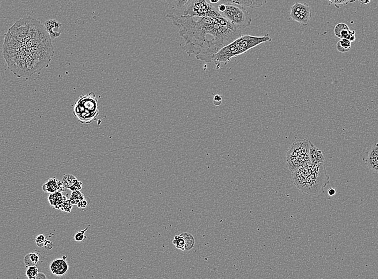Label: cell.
<instances>
[{
    "label": "cell",
    "mask_w": 378,
    "mask_h": 279,
    "mask_svg": "<svg viewBox=\"0 0 378 279\" xmlns=\"http://www.w3.org/2000/svg\"><path fill=\"white\" fill-rule=\"evenodd\" d=\"M50 269L53 274L57 276H63L67 272L69 265L66 260L62 258L54 260L51 263Z\"/></svg>",
    "instance_id": "obj_9"
},
{
    "label": "cell",
    "mask_w": 378,
    "mask_h": 279,
    "mask_svg": "<svg viewBox=\"0 0 378 279\" xmlns=\"http://www.w3.org/2000/svg\"><path fill=\"white\" fill-rule=\"evenodd\" d=\"M311 141L306 139H301L292 143L286 152V160L288 168L291 172L302 165L311 163L309 150Z\"/></svg>",
    "instance_id": "obj_6"
},
{
    "label": "cell",
    "mask_w": 378,
    "mask_h": 279,
    "mask_svg": "<svg viewBox=\"0 0 378 279\" xmlns=\"http://www.w3.org/2000/svg\"><path fill=\"white\" fill-rule=\"evenodd\" d=\"M43 247H45V248L46 250H51V249H52L53 247V243L52 242H51L50 240H46V239L45 240V242H44Z\"/></svg>",
    "instance_id": "obj_28"
},
{
    "label": "cell",
    "mask_w": 378,
    "mask_h": 279,
    "mask_svg": "<svg viewBox=\"0 0 378 279\" xmlns=\"http://www.w3.org/2000/svg\"><path fill=\"white\" fill-rule=\"evenodd\" d=\"M221 0H209L210 3L212 5H216L218 4L220 2Z\"/></svg>",
    "instance_id": "obj_33"
},
{
    "label": "cell",
    "mask_w": 378,
    "mask_h": 279,
    "mask_svg": "<svg viewBox=\"0 0 378 279\" xmlns=\"http://www.w3.org/2000/svg\"><path fill=\"white\" fill-rule=\"evenodd\" d=\"M220 2L233 3L244 8H257L262 7L266 2V0H221Z\"/></svg>",
    "instance_id": "obj_11"
},
{
    "label": "cell",
    "mask_w": 378,
    "mask_h": 279,
    "mask_svg": "<svg viewBox=\"0 0 378 279\" xmlns=\"http://www.w3.org/2000/svg\"><path fill=\"white\" fill-rule=\"evenodd\" d=\"M358 1L359 3L361 5H367L371 2V0H358Z\"/></svg>",
    "instance_id": "obj_31"
},
{
    "label": "cell",
    "mask_w": 378,
    "mask_h": 279,
    "mask_svg": "<svg viewBox=\"0 0 378 279\" xmlns=\"http://www.w3.org/2000/svg\"><path fill=\"white\" fill-rule=\"evenodd\" d=\"M88 228L89 227H87L85 230H82L80 232H77L74 236L75 240L76 242H82L85 240L86 238V236L85 235V232H86L87 230L88 229Z\"/></svg>",
    "instance_id": "obj_25"
},
{
    "label": "cell",
    "mask_w": 378,
    "mask_h": 279,
    "mask_svg": "<svg viewBox=\"0 0 378 279\" xmlns=\"http://www.w3.org/2000/svg\"><path fill=\"white\" fill-rule=\"evenodd\" d=\"M46 277L45 275L43 273H39L37 274V276L36 277L35 279H46Z\"/></svg>",
    "instance_id": "obj_29"
},
{
    "label": "cell",
    "mask_w": 378,
    "mask_h": 279,
    "mask_svg": "<svg viewBox=\"0 0 378 279\" xmlns=\"http://www.w3.org/2000/svg\"><path fill=\"white\" fill-rule=\"evenodd\" d=\"M54 54L50 35L32 17L16 21L5 34L3 55L18 77H28L48 67Z\"/></svg>",
    "instance_id": "obj_1"
},
{
    "label": "cell",
    "mask_w": 378,
    "mask_h": 279,
    "mask_svg": "<svg viewBox=\"0 0 378 279\" xmlns=\"http://www.w3.org/2000/svg\"><path fill=\"white\" fill-rule=\"evenodd\" d=\"M175 11L183 12L192 0H162Z\"/></svg>",
    "instance_id": "obj_15"
},
{
    "label": "cell",
    "mask_w": 378,
    "mask_h": 279,
    "mask_svg": "<svg viewBox=\"0 0 378 279\" xmlns=\"http://www.w3.org/2000/svg\"><path fill=\"white\" fill-rule=\"evenodd\" d=\"M65 197H63L61 192H55L52 193L48 197V201L51 205L56 209L61 208V205L65 201Z\"/></svg>",
    "instance_id": "obj_17"
},
{
    "label": "cell",
    "mask_w": 378,
    "mask_h": 279,
    "mask_svg": "<svg viewBox=\"0 0 378 279\" xmlns=\"http://www.w3.org/2000/svg\"><path fill=\"white\" fill-rule=\"evenodd\" d=\"M328 194L330 196H333L336 194V190L334 188H330L328 190Z\"/></svg>",
    "instance_id": "obj_30"
},
{
    "label": "cell",
    "mask_w": 378,
    "mask_h": 279,
    "mask_svg": "<svg viewBox=\"0 0 378 279\" xmlns=\"http://www.w3.org/2000/svg\"><path fill=\"white\" fill-rule=\"evenodd\" d=\"M77 181L78 180L76 179V178L74 177L73 175H67L64 176L63 179L61 182L62 183L65 187L70 188V186H72L73 184H75Z\"/></svg>",
    "instance_id": "obj_22"
},
{
    "label": "cell",
    "mask_w": 378,
    "mask_h": 279,
    "mask_svg": "<svg viewBox=\"0 0 378 279\" xmlns=\"http://www.w3.org/2000/svg\"><path fill=\"white\" fill-rule=\"evenodd\" d=\"M292 8L299 12L300 15L306 18L307 20H311L312 16V11L311 7L306 3H300L297 2L292 6Z\"/></svg>",
    "instance_id": "obj_16"
},
{
    "label": "cell",
    "mask_w": 378,
    "mask_h": 279,
    "mask_svg": "<svg viewBox=\"0 0 378 279\" xmlns=\"http://www.w3.org/2000/svg\"><path fill=\"white\" fill-rule=\"evenodd\" d=\"M181 235H182L184 237L185 242L184 251H190L195 246V239L194 236H192L191 234L187 232H183L181 234Z\"/></svg>",
    "instance_id": "obj_18"
},
{
    "label": "cell",
    "mask_w": 378,
    "mask_h": 279,
    "mask_svg": "<svg viewBox=\"0 0 378 279\" xmlns=\"http://www.w3.org/2000/svg\"><path fill=\"white\" fill-rule=\"evenodd\" d=\"M78 203H81V204H82V205H80V207H83V208L87 206V205H88V203H87V201H85V200H83V201H80V202H78Z\"/></svg>",
    "instance_id": "obj_32"
},
{
    "label": "cell",
    "mask_w": 378,
    "mask_h": 279,
    "mask_svg": "<svg viewBox=\"0 0 378 279\" xmlns=\"http://www.w3.org/2000/svg\"><path fill=\"white\" fill-rule=\"evenodd\" d=\"M294 185L299 190L308 194L320 195L329 182L324 163L302 165L292 172Z\"/></svg>",
    "instance_id": "obj_3"
},
{
    "label": "cell",
    "mask_w": 378,
    "mask_h": 279,
    "mask_svg": "<svg viewBox=\"0 0 378 279\" xmlns=\"http://www.w3.org/2000/svg\"><path fill=\"white\" fill-rule=\"evenodd\" d=\"M348 28H349L348 27V25L346 24H345V23H341L337 24L335 26L334 30V34H335V36H336L337 37H338V36L339 35V33L342 30Z\"/></svg>",
    "instance_id": "obj_26"
},
{
    "label": "cell",
    "mask_w": 378,
    "mask_h": 279,
    "mask_svg": "<svg viewBox=\"0 0 378 279\" xmlns=\"http://www.w3.org/2000/svg\"><path fill=\"white\" fill-rule=\"evenodd\" d=\"M271 41V37L269 34L259 37L249 35L241 36L222 48L213 56L212 62L217 67L221 63L227 65L232 58L248 52L261 43Z\"/></svg>",
    "instance_id": "obj_4"
},
{
    "label": "cell",
    "mask_w": 378,
    "mask_h": 279,
    "mask_svg": "<svg viewBox=\"0 0 378 279\" xmlns=\"http://www.w3.org/2000/svg\"><path fill=\"white\" fill-rule=\"evenodd\" d=\"M61 26V23L55 20H48L44 23V27L46 31L47 32L52 39L57 38L60 36L61 32L55 31L54 29L57 28L58 30Z\"/></svg>",
    "instance_id": "obj_13"
},
{
    "label": "cell",
    "mask_w": 378,
    "mask_h": 279,
    "mask_svg": "<svg viewBox=\"0 0 378 279\" xmlns=\"http://www.w3.org/2000/svg\"><path fill=\"white\" fill-rule=\"evenodd\" d=\"M309 158L312 164L316 165L324 163V157L321 150L311 143L309 150Z\"/></svg>",
    "instance_id": "obj_14"
},
{
    "label": "cell",
    "mask_w": 378,
    "mask_h": 279,
    "mask_svg": "<svg viewBox=\"0 0 378 279\" xmlns=\"http://www.w3.org/2000/svg\"><path fill=\"white\" fill-rule=\"evenodd\" d=\"M173 244L175 246L177 249L180 250L182 251H184L185 242L184 238L181 234L180 235H176L174 237V239L172 240Z\"/></svg>",
    "instance_id": "obj_21"
},
{
    "label": "cell",
    "mask_w": 378,
    "mask_h": 279,
    "mask_svg": "<svg viewBox=\"0 0 378 279\" xmlns=\"http://www.w3.org/2000/svg\"><path fill=\"white\" fill-rule=\"evenodd\" d=\"M337 49L339 52L346 53L350 51L351 47V43L346 39H341L337 42Z\"/></svg>",
    "instance_id": "obj_20"
},
{
    "label": "cell",
    "mask_w": 378,
    "mask_h": 279,
    "mask_svg": "<svg viewBox=\"0 0 378 279\" xmlns=\"http://www.w3.org/2000/svg\"><path fill=\"white\" fill-rule=\"evenodd\" d=\"M218 13L217 8L206 0H192L181 15L190 17H204L213 16Z\"/></svg>",
    "instance_id": "obj_8"
},
{
    "label": "cell",
    "mask_w": 378,
    "mask_h": 279,
    "mask_svg": "<svg viewBox=\"0 0 378 279\" xmlns=\"http://www.w3.org/2000/svg\"><path fill=\"white\" fill-rule=\"evenodd\" d=\"M39 260V255L36 253H28L24 258V263L27 266H35Z\"/></svg>",
    "instance_id": "obj_19"
},
{
    "label": "cell",
    "mask_w": 378,
    "mask_h": 279,
    "mask_svg": "<svg viewBox=\"0 0 378 279\" xmlns=\"http://www.w3.org/2000/svg\"><path fill=\"white\" fill-rule=\"evenodd\" d=\"M73 114L81 123L90 124L99 115L98 100L95 93L82 95L74 105Z\"/></svg>",
    "instance_id": "obj_5"
},
{
    "label": "cell",
    "mask_w": 378,
    "mask_h": 279,
    "mask_svg": "<svg viewBox=\"0 0 378 279\" xmlns=\"http://www.w3.org/2000/svg\"><path fill=\"white\" fill-rule=\"evenodd\" d=\"M356 0H332L331 3H333L337 8L346 5L348 3L353 2Z\"/></svg>",
    "instance_id": "obj_24"
},
{
    "label": "cell",
    "mask_w": 378,
    "mask_h": 279,
    "mask_svg": "<svg viewBox=\"0 0 378 279\" xmlns=\"http://www.w3.org/2000/svg\"><path fill=\"white\" fill-rule=\"evenodd\" d=\"M224 3V11L220 14L230 24L240 30L250 26L252 18L246 8L233 3Z\"/></svg>",
    "instance_id": "obj_7"
},
{
    "label": "cell",
    "mask_w": 378,
    "mask_h": 279,
    "mask_svg": "<svg viewBox=\"0 0 378 279\" xmlns=\"http://www.w3.org/2000/svg\"><path fill=\"white\" fill-rule=\"evenodd\" d=\"M166 17L179 29L184 45L183 50L198 60L212 62L222 48L242 36V31L219 13L213 16L190 17L168 13Z\"/></svg>",
    "instance_id": "obj_2"
},
{
    "label": "cell",
    "mask_w": 378,
    "mask_h": 279,
    "mask_svg": "<svg viewBox=\"0 0 378 279\" xmlns=\"http://www.w3.org/2000/svg\"><path fill=\"white\" fill-rule=\"evenodd\" d=\"M38 272V269L36 266H29L26 270V276L28 279H35Z\"/></svg>",
    "instance_id": "obj_23"
},
{
    "label": "cell",
    "mask_w": 378,
    "mask_h": 279,
    "mask_svg": "<svg viewBox=\"0 0 378 279\" xmlns=\"http://www.w3.org/2000/svg\"><path fill=\"white\" fill-rule=\"evenodd\" d=\"M368 167L374 173H378V145L376 143L372 147L369 152L367 157Z\"/></svg>",
    "instance_id": "obj_10"
},
{
    "label": "cell",
    "mask_w": 378,
    "mask_h": 279,
    "mask_svg": "<svg viewBox=\"0 0 378 279\" xmlns=\"http://www.w3.org/2000/svg\"><path fill=\"white\" fill-rule=\"evenodd\" d=\"M62 182L59 181L55 178H52L48 180L43 186V190L47 192L52 193L55 192H63L65 190Z\"/></svg>",
    "instance_id": "obj_12"
},
{
    "label": "cell",
    "mask_w": 378,
    "mask_h": 279,
    "mask_svg": "<svg viewBox=\"0 0 378 279\" xmlns=\"http://www.w3.org/2000/svg\"><path fill=\"white\" fill-rule=\"evenodd\" d=\"M46 238L45 236L43 234H41V235H38L36 237V238L35 239V242L36 243L38 247H43L44 242Z\"/></svg>",
    "instance_id": "obj_27"
}]
</instances>
